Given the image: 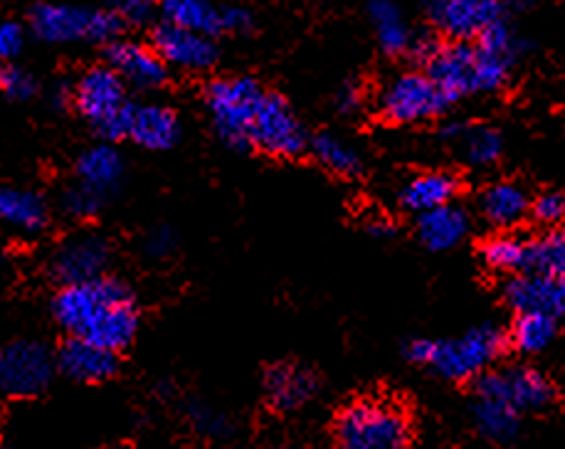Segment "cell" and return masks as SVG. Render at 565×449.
I'll return each mask as SVG.
<instances>
[{
    "instance_id": "obj_1",
    "label": "cell",
    "mask_w": 565,
    "mask_h": 449,
    "mask_svg": "<svg viewBox=\"0 0 565 449\" xmlns=\"http://www.w3.org/2000/svg\"><path fill=\"white\" fill-rule=\"evenodd\" d=\"M52 317L70 336L121 351L139 331V309L131 289L114 277L62 287L52 301Z\"/></svg>"
},
{
    "instance_id": "obj_2",
    "label": "cell",
    "mask_w": 565,
    "mask_h": 449,
    "mask_svg": "<svg viewBox=\"0 0 565 449\" xmlns=\"http://www.w3.org/2000/svg\"><path fill=\"white\" fill-rule=\"evenodd\" d=\"M507 336L497 327H477L457 339H415L405 346L411 363L427 365L447 381H477L504 353Z\"/></svg>"
},
{
    "instance_id": "obj_3",
    "label": "cell",
    "mask_w": 565,
    "mask_h": 449,
    "mask_svg": "<svg viewBox=\"0 0 565 449\" xmlns=\"http://www.w3.org/2000/svg\"><path fill=\"white\" fill-rule=\"evenodd\" d=\"M411 437V420L391 400H355L337 420V449H407Z\"/></svg>"
},
{
    "instance_id": "obj_4",
    "label": "cell",
    "mask_w": 565,
    "mask_h": 449,
    "mask_svg": "<svg viewBox=\"0 0 565 449\" xmlns=\"http://www.w3.org/2000/svg\"><path fill=\"white\" fill-rule=\"evenodd\" d=\"M72 101L82 119L92 124V129L107 141H119L129 136V121L134 104L127 99V82L109 65L87 70L79 77Z\"/></svg>"
},
{
    "instance_id": "obj_5",
    "label": "cell",
    "mask_w": 565,
    "mask_h": 449,
    "mask_svg": "<svg viewBox=\"0 0 565 449\" xmlns=\"http://www.w3.org/2000/svg\"><path fill=\"white\" fill-rule=\"evenodd\" d=\"M267 94L253 77L215 79L205 92V104L220 139L237 151L253 149V129Z\"/></svg>"
},
{
    "instance_id": "obj_6",
    "label": "cell",
    "mask_w": 565,
    "mask_h": 449,
    "mask_svg": "<svg viewBox=\"0 0 565 449\" xmlns=\"http://www.w3.org/2000/svg\"><path fill=\"white\" fill-rule=\"evenodd\" d=\"M30 28L45 43H114L124 23L111 10H89L62 3H38L30 10Z\"/></svg>"
},
{
    "instance_id": "obj_7",
    "label": "cell",
    "mask_w": 565,
    "mask_h": 449,
    "mask_svg": "<svg viewBox=\"0 0 565 449\" xmlns=\"http://www.w3.org/2000/svg\"><path fill=\"white\" fill-rule=\"evenodd\" d=\"M452 99L437 87L427 72H405L391 79L381 92V114L393 124H415L435 119L447 111Z\"/></svg>"
},
{
    "instance_id": "obj_8",
    "label": "cell",
    "mask_w": 565,
    "mask_h": 449,
    "mask_svg": "<svg viewBox=\"0 0 565 449\" xmlns=\"http://www.w3.org/2000/svg\"><path fill=\"white\" fill-rule=\"evenodd\" d=\"M55 363L45 343L13 341L0 353V385L10 398H33L50 385Z\"/></svg>"
},
{
    "instance_id": "obj_9",
    "label": "cell",
    "mask_w": 565,
    "mask_h": 449,
    "mask_svg": "<svg viewBox=\"0 0 565 449\" xmlns=\"http://www.w3.org/2000/svg\"><path fill=\"white\" fill-rule=\"evenodd\" d=\"M475 395L499 398L519 413H539L546 410L556 398V388L541 371L529 368V365H511L504 371H487L479 375Z\"/></svg>"
},
{
    "instance_id": "obj_10",
    "label": "cell",
    "mask_w": 565,
    "mask_h": 449,
    "mask_svg": "<svg viewBox=\"0 0 565 449\" xmlns=\"http://www.w3.org/2000/svg\"><path fill=\"white\" fill-rule=\"evenodd\" d=\"M111 263V247L109 239L99 233H89L82 229L62 239V245L55 249L50 259L52 277L62 285H82V281H92L104 277Z\"/></svg>"
},
{
    "instance_id": "obj_11",
    "label": "cell",
    "mask_w": 565,
    "mask_h": 449,
    "mask_svg": "<svg viewBox=\"0 0 565 449\" xmlns=\"http://www.w3.org/2000/svg\"><path fill=\"white\" fill-rule=\"evenodd\" d=\"M430 20L437 33L455 43H472L504 20V0H433Z\"/></svg>"
},
{
    "instance_id": "obj_12",
    "label": "cell",
    "mask_w": 565,
    "mask_h": 449,
    "mask_svg": "<svg viewBox=\"0 0 565 449\" xmlns=\"http://www.w3.org/2000/svg\"><path fill=\"white\" fill-rule=\"evenodd\" d=\"M253 146L271 156H297L307 149V131L279 94H267L253 129Z\"/></svg>"
},
{
    "instance_id": "obj_13",
    "label": "cell",
    "mask_w": 565,
    "mask_h": 449,
    "mask_svg": "<svg viewBox=\"0 0 565 449\" xmlns=\"http://www.w3.org/2000/svg\"><path fill=\"white\" fill-rule=\"evenodd\" d=\"M425 67L452 101L467 94H479V55L472 43H455V40L447 45L439 43Z\"/></svg>"
},
{
    "instance_id": "obj_14",
    "label": "cell",
    "mask_w": 565,
    "mask_h": 449,
    "mask_svg": "<svg viewBox=\"0 0 565 449\" xmlns=\"http://www.w3.org/2000/svg\"><path fill=\"white\" fill-rule=\"evenodd\" d=\"M504 297L516 314H546L553 319L565 317V279L519 271L504 287Z\"/></svg>"
},
{
    "instance_id": "obj_15",
    "label": "cell",
    "mask_w": 565,
    "mask_h": 449,
    "mask_svg": "<svg viewBox=\"0 0 565 449\" xmlns=\"http://www.w3.org/2000/svg\"><path fill=\"white\" fill-rule=\"evenodd\" d=\"M153 50L163 57L166 65L193 72L211 70L217 60L213 38L166 23V20L153 30Z\"/></svg>"
},
{
    "instance_id": "obj_16",
    "label": "cell",
    "mask_w": 565,
    "mask_h": 449,
    "mask_svg": "<svg viewBox=\"0 0 565 449\" xmlns=\"http://www.w3.org/2000/svg\"><path fill=\"white\" fill-rule=\"evenodd\" d=\"M57 368L62 375L77 383H104L119 368L117 351L97 346V343L70 336L57 351Z\"/></svg>"
},
{
    "instance_id": "obj_17",
    "label": "cell",
    "mask_w": 565,
    "mask_h": 449,
    "mask_svg": "<svg viewBox=\"0 0 565 449\" xmlns=\"http://www.w3.org/2000/svg\"><path fill=\"white\" fill-rule=\"evenodd\" d=\"M107 65L136 89H156L166 82V62L153 47L131 40H114L107 47Z\"/></svg>"
},
{
    "instance_id": "obj_18",
    "label": "cell",
    "mask_w": 565,
    "mask_h": 449,
    "mask_svg": "<svg viewBox=\"0 0 565 449\" xmlns=\"http://www.w3.org/2000/svg\"><path fill=\"white\" fill-rule=\"evenodd\" d=\"M319 391V381L305 365L279 363L265 375L267 403L277 413H295L305 407Z\"/></svg>"
},
{
    "instance_id": "obj_19",
    "label": "cell",
    "mask_w": 565,
    "mask_h": 449,
    "mask_svg": "<svg viewBox=\"0 0 565 449\" xmlns=\"http://www.w3.org/2000/svg\"><path fill=\"white\" fill-rule=\"evenodd\" d=\"M181 136V124L178 117L161 104H139L131 111L129 121V139L149 151H166L175 146Z\"/></svg>"
},
{
    "instance_id": "obj_20",
    "label": "cell",
    "mask_w": 565,
    "mask_h": 449,
    "mask_svg": "<svg viewBox=\"0 0 565 449\" xmlns=\"http://www.w3.org/2000/svg\"><path fill=\"white\" fill-rule=\"evenodd\" d=\"M469 215L465 207L447 203L417 217V237L433 253H447L469 235Z\"/></svg>"
},
{
    "instance_id": "obj_21",
    "label": "cell",
    "mask_w": 565,
    "mask_h": 449,
    "mask_svg": "<svg viewBox=\"0 0 565 449\" xmlns=\"http://www.w3.org/2000/svg\"><path fill=\"white\" fill-rule=\"evenodd\" d=\"M459 183L452 173L445 171H430L415 175L413 181H407L401 191V205L405 211L423 215L435 207H443L452 203L457 197Z\"/></svg>"
},
{
    "instance_id": "obj_22",
    "label": "cell",
    "mask_w": 565,
    "mask_h": 449,
    "mask_svg": "<svg viewBox=\"0 0 565 449\" xmlns=\"http://www.w3.org/2000/svg\"><path fill=\"white\" fill-rule=\"evenodd\" d=\"M0 217L15 233L38 235L47 227V203L43 195L25 191V188H3V193H0Z\"/></svg>"
},
{
    "instance_id": "obj_23",
    "label": "cell",
    "mask_w": 565,
    "mask_h": 449,
    "mask_svg": "<svg viewBox=\"0 0 565 449\" xmlns=\"http://www.w3.org/2000/svg\"><path fill=\"white\" fill-rule=\"evenodd\" d=\"M479 211L487 223L497 227H514L531 211L526 191L516 183H494L479 195Z\"/></svg>"
},
{
    "instance_id": "obj_24",
    "label": "cell",
    "mask_w": 565,
    "mask_h": 449,
    "mask_svg": "<svg viewBox=\"0 0 565 449\" xmlns=\"http://www.w3.org/2000/svg\"><path fill=\"white\" fill-rule=\"evenodd\" d=\"M472 417L481 437L497 442L509 445L516 440L521 427V413L514 410L509 403L499 398H487V395H475Z\"/></svg>"
},
{
    "instance_id": "obj_25",
    "label": "cell",
    "mask_w": 565,
    "mask_h": 449,
    "mask_svg": "<svg viewBox=\"0 0 565 449\" xmlns=\"http://www.w3.org/2000/svg\"><path fill=\"white\" fill-rule=\"evenodd\" d=\"M161 15L166 23L215 38L223 30V8H215L211 0H163Z\"/></svg>"
},
{
    "instance_id": "obj_26",
    "label": "cell",
    "mask_w": 565,
    "mask_h": 449,
    "mask_svg": "<svg viewBox=\"0 0 565 449\" xmlns=\"http://www.w3.org/2000/svg\"><path fill=\"white\" fill-rule=\"evenodd\" d=\"M369 18L385 55H403L413 45V33L407 28L403 10L395 0H369Z\"/></svg>"
},
{
    "instance_id": "obj_27",
    "label": "cell",
    "mask_w": 565,
    "mask_h": 449,
    "mask_svg": "<svg viewBox=\"0 0 565 449\" xmlns=\"http://www.w3.org/2000/svg\"><path fill=\"white\" fill-rule=\"evenodd\" d=\"M79 183H85L94 191L109 195L121 183L124 159L114 146H94L85 151L77 161Z\"/></svg>"
},
{
    "instance_id": "obj_28",
    "label": "cell",
    "mask_w": 565,
    "mask_h": 449,
    "mask_svg": "<svg viewBox=\"0 0 565 449\" xmlns=\"http://www.w3.org/2000/svg\"><path fill=\"white\" fill-rule=\"evenodd\" d=\"M523 271L565 279V227L526 239V267Z\"/></svg>"
},
{
    "instance_id": "obj_29",
    "label": "cell",
    "mask_w": 565,
    "mask_h": 449,
    "mask_svg": "<svg viewBox=\"0 0 565 449\" xmlns=\"http://www.w3.org/2000/svg\"><path fill=\"white\" fill-rule=\"evenodd\" d=\"M558 336V319L546 314H519L511 329V343L514 349L533 356V353L546 351Z\"/></svg>"
},
{
    "instance_id": "obj_30",
    "label": "cell",
    "mask_w": 565,
    "mask_h": 449,
    "mask_svg": "<svg viewBox=\"0 0 565 449\" xmlns=\"http://www.w3.org/2000/svg\"><path fill=\"white\" fill-rule=\"evenodd\" d=\"M311 151L317 156V161L329 169L331 173L339 175H355L361 171V156L359 151L349 146L343 139L333 133H321L311 141Z\"/></svg>"
},
{
    "instance_id": "obj_31",
    "label": "cell",
    "mask_w": 565,
    "mask_h": 449,
    "mask_svg": "<svg viewBox=\"0 0 565 449\" xmlns=\"http://www.w3.org/2000/svg\"><path fill=\"white\" fill-rule=\"evenodd\" d=\"M481 259H484V265L491 269L519 275V271L526 267V239L516 235L491 237L489 243L481 247Z\"/></svg>"
},
{
    "instance_id": "obj_32",
    "label": "cell",
    "mask_w": 565,
    "mask_h": 449,
    "mask_svg": "<svg viewBox=\"0 0 565 449\" xmlns=\"http://www.w3.org/2000/svg\"><path fill=\"white\" fill-rule=\"evenodd\" d=\"M457 143L462 146V156L469 165H477V169H487V165L497 163L501 149V136L489 129V127H472V129H462L459 133Z\"/></svg>"
},
{
    "instance_id": "obj_33",
    "label": "cell",
    "mask_w": 565,
    "mask_h": 449,
    "mask_svg": "<svg viewBox=\"0 0 565 449\" xmlns=\"http://www.w3.org/2000/svg\"><path fill=\"white\" fill-rule=\"evenodd\" d=\"M104 193L94 191V188L85 185V183H77L72 185L62 195V211H65L70 217H75V221H87V217L97 215L104 205Z\"/></svg>"
},
{
    "instance_id": "obj_34",
    "label": "cell",
    "mask_w": 565,
    "mask_h": 449,
    "mask_svg": "<svg viewBox=\"0 0 565 449\" xmlns=\"http://www.w3.org/2000/svg\"><path fill=\"white\" fill-rule=\"evenodd\" d=\"M0 87H3L6 97L13 101H25L33 99L38 92V82L30 72L20 67H6L3 75H0Z\"/></svg>"
},
{
    "instance_id": "obj_35",
    "label": "cell",
    "mask_w": 565,
    "mask_h": 449,
    "mask_svg": "<svg viewBox=\"0 0 565 449\" xmlns=\"http://www.w3.org/2000/svg\"><path fill=\"white\" fill-rule=\"evenodd\" d=\"M531 213L541 225H548V227L561 225L565 221V195L556 191L539 195L536 201L531 203Z\"/></svg>"
},
{
    "instance_id": "obj_36",
    "label": "cell",
    "mask_w": 565,
    "mask_h": 449,
    "mask_svg": "<svg viewBox=\"0 0 565 449\" xmlns=\"http://www.w3.org/2000/svg\"><path fill=\"white\" fill-rule=\"evenodd\" d=\"M109 10L121 23L141 25L153 15V0H109Z\"/></svg>"
},
{
    "instance_id": "obj_37",
    "label": "cell",
    "mask_w": 565,
    "mask_h": 449,
    "mask_svg": "<svg viewBox=\"0 0 565 449\" xmlns=\"http://www.w3.org/2000/svg\"><path fill=\"white\" fill-rule=\"evenodd\" d=\"M191 420L195 425V430L207 435V437H223L230 432V423L223 415L213 413L211 407H193Z\"/></svg>"
},
{
    "instance_id": "obj_38",
    "label": "cell",
    "mask_w": 565,
    "mask_h": 449,
    "mask_svg": "<svg viewBox=\"0 0 565 449\" xmlns=\"http://www.w3.org/2000/svg\"><path fill=\"white\" fill-rule=\"evenodd\" d=\"M175 233L169 225H159L153 227L149 235L143 239V249L149 257H169L175 249Z\"/></svg>"
},
{
    "instance_id": "obj_39",
    "label": "cell",
    "mask_w": 565,
    "mask_h": 449,
    "mask_svg": "<svg viewBox=\"0 0 565 449\" xmlns=\"http://www.w3.org/2000/svg\"><path fill=\"white\" fill-rule=\"evenodd\" d=\"M23 45H25L23 25H18V23H13V20H8V23H3V28H0V57H3V60L18 57L20 52H23Z\"/></svg>"
},
{
    "instance_id": "obj_40",
    "label": "cell",
    "mask_w": 565,
    "mask_h": 449,
    "mask_svg": "<svg viewBox=\"0 0 565 449\" xmlns=\"http://www.w3.org/2000/svg\"><path fill=\"white\" fill-rule=\"evenodd\" d=\"M253 28V18L245 8H223V30L225 33H245Z\"/></svg>"
},
{
    "instance_id": "obj_41",
    "label": "cell",
    "mask_w": 565,
    "mask_h": 449,
    "mask_svg": "<svg viewBox=\"0 0 565 449\" xmlns=\"http://www.w3.org/2000/svg\"><path fill=\"white\" fill-rule=\"evenodd\" d=\"M337 104H339V109H341L343 114H353L355 109L361 107V92H359V87H355V85H347V87H343V89L339 92Z\"/></svg>"
},
{
    "instance_id": "obj_42",
    "label": "cell",
    "mask_w": 565,
    "mask_h": 449,
    "mask_svg": "<svg viewBox=\"0 0 565 449\" xmlns=\"http://www.w3.org/2000/svg\"><path fill=\"white\" fill-rule=\"evenodd\" d=\"M369 229H371V235H373V237H381V239H385V237H393V235H395L393 225H388L385 221H375Z\"/></svg>"
}]
</instances>
